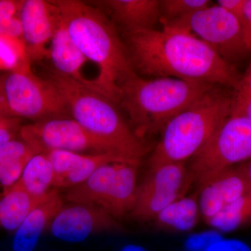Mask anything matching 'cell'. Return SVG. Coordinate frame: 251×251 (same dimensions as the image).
Returning a JSON list of instances; mask_svg holds the SVG:
<instances>
[{"label":"cell","instance_id":"1","mask_svg":"<svg viewBox=\"0 0 251 251\" xmlns=\"http://www.w3.org/2000/svg\"><path fill=\"white\" fill-rule=\"evenodd\" d=\"M135 72L151 77H174L232 90L241 75L210 47L186 29H161L125 33Z\"/></svg>","mask_w":251,"mask_h":251},{"label":"cell","instance_id":"2","mask_svg":"<svg viewBox=\"0 0 251 251\" xmlns=\"http://www.w3.org/2000/svg\"><path fill=\"white\" fill-rule=\"evenodd\" d=\"M68 34L99 74L95 90L118 105L122 85L136 75L125 43L101 11L80 0H51Z\"/></svg>","mask_w":251,"mask_h":251},{"label":"cell","instance_id":"3","mask_svg":"<svg viewBox=\"0 0 251 251\" xmlns=\"http://www.w3.org/2000/svg\"><path fill=\"white\" fill-rule=\"evenodd\" d=\"M214 87L174 77L147 79L136 74L122 85L118 105L129 117L135 134L144 140L161 133L173 117Z\"/></svg>","mask_w":251,"mask_h":251},{"label":"cell","instance_id":"4","mask_svg":"<svg viewBox=\"0 0 251 251\" xmlns=\"http://www.w3.org/2000/svg\"><path fill=\"white\" fill-rule=\"evenodd\" d=\"M49 80L62 95L74 120L103 140L114 153L140 163L148 146L126 121L117 103L55 71L50 74Z\"/></svg>","mask_w":251,"mask_h":251},{"label":"cell","instance_id":"5","mask_svg":"<svg viewBox=\"0 0 251 251\" xmlns=\"http://www.w3.org/2000/svg\"><path fill=\"white\" fill-rule=\"evenodd\" d=\"M231 91L215 87L168 122L149 159L150 169L185 163L203 148L231 114Z\"/></svg>","mask_w":251,"mask_h":251},{"label":"cell","instance_id":"6","mask_svg":"<svg viewBox=\"0 0 251 251\" xmlns=\"http://www.w3.org/2000/svg\"><path fill=\"white\" fill-rule=\"evenodd\" d=\"M139 166L128 161L104 165L83 183L69 188L66 198L97 206L117 219L130 215L136 202Z\"/></svg>","mask_w":251,"mask_h":251},{"label":"cell","instance_id":"7","mask_svg":"<svg viewBox=\"0 0 251 251\" xmlns=\"http://www.w3.org/2000/svg\"><path fill=\"white\" fill-rule=\"evenodd\" d=\"M251 160V118L230 115L190 161L193 184L201 187L220 173Z\"/></svg>","mask_w":251,"mask_h":251},{"label":"cell","instance_id":"8","mask_svg":"<svg viewBox=\"0 0 251 251\" xmlns=\"http://www.w3.org/2000/svg\"><path fill=\"white\" fill-rule=\"evenodd\" d=\"M3 106L14 117L39 120L62 117L69 112L62 95L48 79L36 76L27 66L11 73L2 87Z\"/></svg>","mask_w":251,"mask_h":251},{"label":"cell","instance_id":"9","mask_svg":"<svg viewBox=\"0 0 251 251\" xmlns=\"http://www.w3.org/2000/svg\"><path fill=\"white\" fill-rule=\"evenodd\" d=\"M163 26L186 29L233 65L251 52L240 21L217 3Z\"/></svg>","mask_w":251,"mask_h":251},{"label":"cell","instance_id":"10","mask_svg":"<svg viewBox=\"0 0 251 251\" xmlns=\"http://www.w3.org/2000/svg\"><path fill=\"white\" fill-rule=\"evenodd\" d=\"M20 135L23 141L39 153L52 150L114 153L103 140L74 119L57 117L39 120L21 127Z\"/></svg>","mask_w":251,"mask_h":251},{"label":"cell","instance_id":"11","mask_svg":"<svg viewBox=\"0 0 251 251\" xmlns=\"http://www.w3.org/2000/svg\"><path fill=\"white\" fill-rule=\"evenodd\" d=\"M193 184L184 163H169L150 169L138 185L136 202L130 216L137 221H152L166 206L186 196Z\"/></svg>","mask_w":251,"mask_h":251},{"label":"cell","instance_id":"12","mask_svg":"<svg viewBox=\"0 0 251 251\" xmlns=\"http://www.w3.org/2000/svg\"><path fill=\"white\" fill-rule=\"evenodd\" d=\"M49 228L59 240L75 244L97 232H120L125 227L118 219L100 208L71 202L62 206Z\"/></svg>","mask_w":251,"mask_h":251},{"label":"cell","instance_id":"13","mask_svg":"<svg viewBox=\"0 0 251 251\" xmlns=\"http://www.w3.org/2000/svg\"><path fill=\"white\" fill-rule=\"evenodd\" d=\"M19 18L28 56L38 61L49 55L47 45L59 22L58 11L53 3L51 0L23 1Z\"/></svg>","mask_w":251,"mask_h":251},{"label":"cell","instance_id":"14","mask_svg":"<svg viewBox=\"0 0 251 251\" xmlns=\"http://www.w3.org/2000/svg\"><path fill=\"white\" fill-rule=\"evenodd\" d=\"M46 153L54 170V189L70 188L82 184L100 167L109 163L117 161L135 163L111 152L87 154L64 150H52Z\"/></svg>","mask_w":251,"mask_h":251},{"label":"cell","instance_id":"15","mask_svg":"<svg viewBox=\"0 0 251 251\" xmlns=\"http://www.w3.org/2000/svg\"><path fill=\"white\" fill-rule=\"evenodd\" d=\"M251 190L240 165L222 172L199 188L198 204L204 222Z\"/></svg>","mask_w":251,"mask_h":251},{"label":"cell","instance_id":"16","mask_svg":"<svg viewBox=\"0 0 251 251\" xmlns=\"http://www.w3.org/2000/svg\"><path fill=\"white\" fill-rule=\"evenodd\" d=\"M107 9L125 33L154 29L160 21V0H103L94 1Z\"/></svg>","mask_w":251,"mask_h":251},{"label":"cell","instance_id":"17","mask_svg":"<svg viewBox=\"0 0 251 251\" xmlns=\"http://www.w3.org/2000/svg\"><path fill=\"white\" fill-rule=\"evenodd\" d=\"M64 205L57 189L52 190L47 200L36 206L15 231L13 251H34L42 234Z\"/></svg>","mask_w":251,"mask_h":251},{"label":"cell","instance_id":"18","mask_svg":"<svg viewBox=\"0 0 251 251\" xmlns=\"http://www.w3.org/2000/svg\"><path fill=\"white\" fill-rule=\"evenodd\" d=\"M49 56L56 72L97 91L93 81L86 78L82 74V67L87 59L73 42L60 18L51 39Z\"/></svg>","mask_w":251,"mask_h":251},{"label":"cell","instance_id":"19","mask_svg":"<svg viewBox=\"0 0 251 251\" xmlns=\"http://www.w3.org/2000/svg\"><path fill=\"white\" fill-rule=\"evenodd\" d=\"M201 218L197 193L176 200L160 211L151 222L156 228L184 233L193 230Z\"/></svg>","mask_w":251,"mask_h":251},{"label":"cell","instance_id":"20","mask_svg":"<svg viewBox=\"0 0 251 251\" xmlns=\"http://www.w3.org/2000/svg\"><path fill=\"white\" fill-rule=\"evenodd\" d=\"M52 190L46 197L35 198L14 185L0 196V228L16 231L31 211L49 198Z\"/></svg>","mask_w":251,"mask_h":251},{"label":"cell","instance_id":"21","mask_svg":"<svg viewBox=\"0 0 251 251\" xmlns=\"http://www.w3.org/2000/svg\"><path fill=\"white\" fill-rule=\"evenodd\" d=\"M37 151L23 140H12L0 149V195L19 181L29 160Z\"/></svg>","mask_w":251,"mask_h":251},{"label":"cell","instance_id":"22","mask_svg":"<svg viewBox=\"0 0 251 251\" xmlns=\"http://www.w3.org/2000/svg\"><path fill=\"white\" fill-rule=\"evenodd\" d=\"M54 170L46 153H36L26 165L16 186L33 197L44 198L53 188Z\"/></svg>","mask_w":251,"mask_h":251},{"label":"cell","instance_id":"23","mask_svg":"<svg viewBox=\"0 0 251 251\" xmlns=\"http://www.w3.org/2000/svg\"><path fill=\"white\" fill-rule=\"evenodd\" d=\"M205 223L221 233H229L251 225V190Z\"/></svg>","mask_w":251,"mask_h":251},{"label":"cell","instance_id":"24","mask_svg":"<svg viewBox=\"0 0 251 251\" xmlns=\"http://www.w3.org/2000/svg\"><path fill=\"white\" fill-rule=\"evenodd\" d=\"M211 4L209 0H160L159 23L167 25Z\"/></svg>","mask_w":251,"mask_h":251},{"label":"cell","instance_id":"25","mask_svg":"<svg viewBox=\"0 0 251 251\" xmlns=\"http://www.w3.org/2000/svg\"><path fill=\"white\" fill-rule=\"evenodd\" d=\"M251 118V62L231 91V114Z\"/></svg>","mask_w":251,"mask_h":251},{"label":"cell","instance_id":"26","mask_svg":"<svg viewBox=\"0 0 251 251\" xmlns=\"http://www.w3.org/2000/svg\"><path fill=\"white\" fill-rule=\"evenodd\" d=\"M23 1L0 0V36L22 37L20 9Z\"/></svg>","mask_w":251,"mask_h":251},{"label":"cell","instance_id":"27","mask_svg":"<svg viewBox=\"0 0 251 251\" xmlns=\"http://www.w3.org/2000/svg\"><path fill=\"white\" fill-rule=\"evenodd\" d=\"M21 128L18 117L0 116V149L14 140Z\"/></svg>","mask_w":251,"mask_h":251},{"label":"cell","instance_id":"28","mask_svg":"<svg viewBox=\"0 0 251 251\" xmlns=\"http://www.w3.org/2000/svg\"><path fill=\"white\" fill-rule=\"evenodd\" d=\"M204 251H251V247L241 239L221 237L211 243Z\"/></svg>","mask_w":251,"mask_h":251},{"label":"cell","instance_id":"29","mask_svg":"<svg viewBox=\"0 0 251 251\" xmlns=\"http://www.w3.org/2000/svg\"><path fill=\"white\" fill-rule=\"evenodd\" d=\"M220 238L219 234H215L194 236L186 241L185 246L188 251H204L208 246Z\"/></svg>","mask_w":251,"mask_h":251},{"label":"cell","instance_id":"30","mask_svg":"<svg viewBox=\"0 0 251 251\" xmlns=\"http://www.w3.org/2000/svg\"><path fill=\"white\" fill-rule=\"evenodd\" d=\"M239 21L242 24L248 47L251 52V0L244 1L242 15Z\"/></svg>","mask_w":251,"mask_h":251},{"label":"cell","instance_id":"31","mask_svg":"<svg viewBox=\"0 0 251 251\" xmlns=\"http://www.w3.org/2000/svg\"><path fill=\"white\" fill-rule=\"evenodd\" d=\"M0 59L8 67H14L18 59L12 49L0 38Z\"/></svg>","mask_w":251,"mask_h":251},{"label":"cell","instance_id":"32","mask_svg":"<svg viewBox=\"0 0 251 251\" xmlns=\"http://www.w3.org/2000/svg\"><path fill=\"white\" fill-rule=\"evenodd\" d=\"M120 251H148L147 249L139 244H126L122 248Z\"/></svg>","mask_w":251,"mask_h":251},{"label":"cell","instance_id":"33","mask_svg":"<svg viewBox=\"0 0 251 251\" xmlns=\"http://www.w3.org/2000/svg\"><path fill=\"white\" fill-rule=\"evenodd\" d=\"M243 172L251 184V160L240 165Z\"/></svg>","mask_w":251,"mask_h":251},{"label":"cell","instance_id":"34","mask_svg":"<svg viewBox=\"0 0 251 251\" xmlns=\"http://www.w3.org/2000/svg\"><path fill=\"white\" fill-rule=\"evenodd\" d=\"M0 108L4 109V107H3L2 99H0Z\"/></svg>","mask_w":251,"mask_h":251},{"label":"cell","instance_id":"35","mask_svg":"<svg viewBox=\"0 0 251 251\" xmlns=\"http://www.w3.org/2000/svg\"><path fill=\"white\" fill-rule=\"evenodd\" d=\"M0 196H1V195H0Z\"/></svg>","mask_w":251,"mask_h":251}]
</instances>
